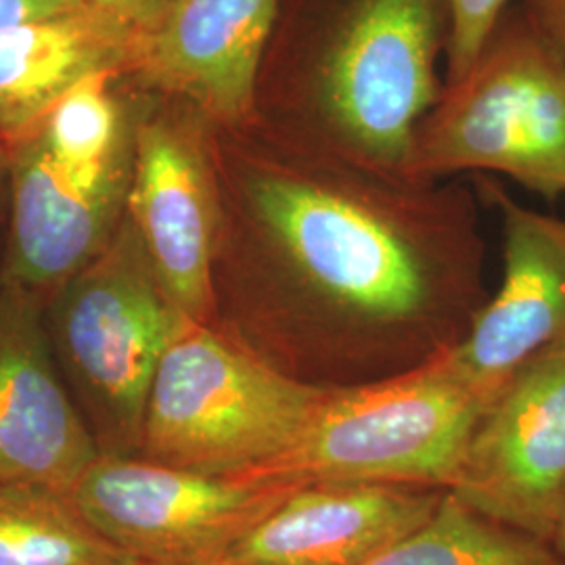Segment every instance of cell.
I'll return each mask as SVG.
<instances>
[{"label": "cell", "mask_w": 565, "mask_h": 565, "mask_svg": "<svg viewBox=\"0 0 565 565\" xmlns=\"http://www.w3.org/2000/svg\"><path fill=\"white\" fill-rule=\"evenodd\" d=\"M126 214L166 296L189 321L212 324L223 195L212 126L189 105L137 121Z\"/></svg>", "instance_id": "ba28073f"}, {"label": "cell", "mask_w": 565, "mask_h": 565, "mask_svg": "<svg viewBox=\"0 0 565 565\" xmlns=\"http://www.w3.org/2000/svg\"><path fill=\"white\" fill-rule=\"evenodd\" d=\"M82 4L99 9L107 15L126 21L139 32H147L162 18L170 0H81Z\"/></svg>", "instance_id": "ffe728a7"}, {"label": "cell", "mask_w": 565, "mask_h": 565, "mask_svg": "<svg viewBox=\"0 0 565 565\" xmlns=\"http://www.w3.org/2000/svg\"><path fill=\"white\" fill-rule=\"evenodd\" d=\"M11 223L0 279L46 298L93 263L126 216L128 193L88 191L51 160L39 130L9 147Z\"/></svg>", "instance_id": "5bb4252c"}, {"label": "cell", "mask_w": 565, "mask_h": 565, "mask_svg": "<svg viewBox=\"0 0 565 565\" xmlns=\"http://www.w3.org/2000/svg\"><path fill=\"white\" fill-rule=\"evenodd\" d=\"M490 401L448 352L401 375L333 390L298 445L249 476L268 484H394L450 492Z\"/></svg>", "instance_id": "5b68a950"}, {"label": "cell", "mask_w": 565, "mask_h": 565, "mask_svg": "<svg viewBox=\"0 0 565 565\" xmlns=\"http://www.w3.org/2000/svg\"><path fill=\"white\" fill-rule=\"evenodd\" d=\"M291 490L141 455H99L72 497L90 524L139 564L210 565L231 559Z\"/></svg>", "instance_id": "52a82bcc"}, {"label": "cell", "mask_w": 565, "mask_h": 565, "mask_svg": "<svg viewBox=\"0 0 565 565\" xmlns=\"http://www.w3.org/2000/svg\"><path fill=\"white\" fill-rule=\"evenodd\" d=\"M214 319L302 384L382 382L450 352L490 291L478 200L296 130L224 142Z\"/></svg>", "instance_id": "6da1fadb"}, {"label": "cell", "mask_w": 565, "mask_h": 565, "mask_svg": "<svg viewBox=\"0 0 565 565\" xmlns=\"http://www.w3.org/2000/svg\"><path fill=\"white\" fill-rule=\"evenodd\" d=\"M331 392L285 375L214 324L186 321L158 369L139 455L249 478L298 445Z\"/></svg>", "instance_id": "3957f363"}, {"label": "cell", "mask_w": 565, "mask_h": 565, "mask_svg": "<svg viewBox=\"0 0 565 565\" xmlns=\"http://www.w3.org/2000/svg\"><path fill=\"white\" fill-rule=\"evenodd\" d=\"M445 490L394 484L294 488L231 559L239 565H366L427 524Z\"/></svg>", "instance_id": "4fadbf2b"}, {"label": "cell", "mask_w": 565, "mask_h": 565, "mask_svg": "<svg viewBox=\"0 0 565 565\" xmlns=\"http://www.w3.org/2000/svg\"><path fill=\"white\" fill-rule=\"evenodd\" d=\"M44 317L99 455H139L158 369L189 319L166 296L128 214L102 254L49 296Z\"/></svg>", "instance_id": "8992f818"}, {"label": "cell", "mask_w": 565, "mask_h": 565, "mask_svg": "<svg viewBox=\"0 0 565 565\" xmlns=\"http://www.w3.org/2000/svg\"><path fill=\"white\" fill-rule=\"evenodd\" d=\"M46 302L0 279V482L72 492L99 446L55 361Z\"/></svg>", "instance_id": "8fae6325"}, {"label": "cell", "mask_w": 565, "mask_h": 565, "mask_svg": "<svg viewBox=\"0 0 565 565\" xmlns=\"http://www.w3.org/2000/svg\"><path fill=\"white\" fill-rule=\"evenodd\" d=\"M476 182L501 223V282L448 356L492 404L525 363L565 345V218L527 207L484 174Z\"/></svg>", "instance_id": "30bf717a"}, {"label": "cell", "mask_w": 565, "mask_h": 565, "mask_svg": "<svg viewBox=\"0 0 565 565\" xmlns=\"http://www.w3.org/2000/svg\"><path fill=\"white\" fill-rule=\"evenodd\" d=\"M285 0H170L142 32L135 70L216 130L256 116L260 72Z\"/></svg>", "instance_id": "7c38bea8"}, {"label": "cell", "mask_w": 565, "mask_h": 565, "mask_svg": "<svg viewBox=\"0 0 565 565\" xmlns=\"http://www.w3.org/2000/svg\"><path fill=\"white\" fill-rule=\"evenodd\" d=\"M0 565H142L51 486L0 482Z\"/></svg>", "instance_id": "2e32d148"}, {"label": "cell", "mask_w": 565, "mask_h": 565, "mask_svg": "<svg viewBox=\"0 0 565 565\" xmlns=\"http://www.w3.org/2000/svg\"><path fill=\"white\" fill-rule=\"evenodd\" d=\"M210 565H239V564H235V562H233V559H224V562H218V564H210Z\"/></svg>", "instance_id": "cb8c5ba5"}, {"label": "cell", "mask_w": 565, "mask_h": 565, "mask_svg": "<svg viewBox=\"0 0 565 565\" xmlns=\"http://www.w3.org/2000/svg\"><path fill=\"white\" fill-rule=\"evenodd\" d=\"M366 565H565L551 543L494 522L446 492L434 518Z\"/></svg>", "instance_id": "e0dca14e"}, {"label": "cell", "mask_w": 565, "mask_h": 565, "mask_svg": "<svg viewBox=\"0 0 565 565\" xmlns=\"http://www.w3.org/2000/svg\"><path fill=\"white\" fill-rule=\"evenodd\" d=\"M86 7L81 0H0V32Z\"/></svg>", "instance_id": "d6986e66"}, {"label": "cell", "mask_w": 565, "mask_h": 565, "mask_svg": "<svg viewBox=\"0 0 565 565\" xmlns=\"http://www.w3.org/2000/svg\"><path fill=\"white\" fill-rule=\"evenodd\" d=\"M139 39L93 7L0 32V137L11 147L82 82L135 67Z\"/></svg>", "instance_id": "9a60e30c"}, {"label": "cell", "mask_w": 565, "mask_h": 565, "mask_svg": "<svg viewBox=\"0 0 565 565\" xmlns=\"http://www.w3.org/2000/svg\"><path fill=\"white\" fill-rule=\"evenodd\" d=\"M9 179V147L0 145V182Z\"/></svg>", "instance_id": "603a6c76"}, {"label": "cell", "mask_w": 565, "mask_h": 565, "mask_svg": "<svg viewBox=\"0 0 565 565\" xmlns=\"http://www.w3.org/2000/svg\"><path fill=\"white\" fill-rule=\"evenodd\" d=\"M463 172L501 174L546 202L565 198V57L527 9L507 13L417 130L406 177Z\"/></svg>", "instance_id": "277c9868"}, {"label": "cell", "mask_w": 565, "mask_h": 565, "mask_svg": "<svg viewBox=\"0 0 565 565\" xmlns=\"http://www.w3.org/2000/svg\"><path fill=\"white\" fill-rule=\"evenodd\" d=\"M450 494L551 543L565 501V345L525 363L499 392Z\"/></svg>", "instance_id": "9c48e42d"}, {"label": "cell", "mask_w": 565, "mask_h": 565, "mask_svg": "<svg viewBox=\"0 0 565 565\" xmlns=\"http://www.w3.org/2000/svg\"><path fill=\"white\" fill-rule=\"evenodd\" d=\"M513 0H445L446 82L459 81L482 55Z\"/></svg>", "instance_id": "ac0fdd59"}, {"label": "cell", "mask_w": 565, "mask_h": 565, "mask_svg": "<svg viewBox=\"0 0 565 565\" xmlns=\"http://www.w3.org/2000/svg\"><path fill=\"white\" fill-rule=\"evenodd\" d=\"M308 30L298 116L279 126L406 174L417 130L443 93L445 0H324Z\"/></svg>", "instance_id": "7a4b0ae2"}, {"label": "cell", "mask_w": 565, "mask_h": 565, "mask_svg": "<svg viewBox=\"0 0 565 565\" xmlns=\"http://www.w3.org/2000/svg\"><path fill=\"white\" fill-rule=\"evenodd\" d=\"M551 545L559 553V557L565 559V501L562 511H559V518H557V524H555V532H553V539H551Z\"/></svg>", "instance_id": "7402d4cb"}, {"label": "cell", "mask_w": 565, "mask_h": 565, "mask_svg": "<svg viewBox=\"0 0 565 565\" xmlns=\"http://www.w3.org/2000/svg\"><path fill=\"white\" fill-rule=\"evenodd\" d=\"M527 11L565 57V0H527Z\"/></svg>", "instance_id": "44dd1931"}]
</instances>
